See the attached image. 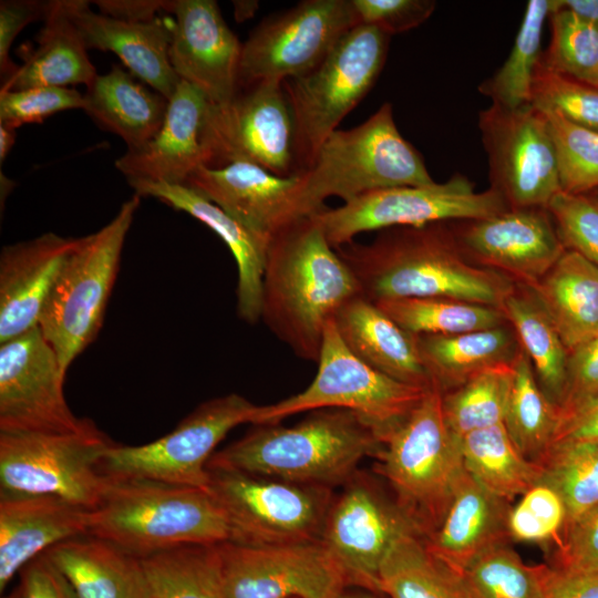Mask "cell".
Returning a JSON list of instances; mask_svg holds the SVG:
<instances>
[{"label": "cell", "instance_id": "50", "mask_svg": "<svg viewBox=\"0 0 598 598\" xmlns=\"http://www.w3.org/2000/svg\"><path fill=\"white\" fill-rule=\"evenodd\" d=\"M84 109V96L70 87L35 86L0 91V124L17 127L40 123L55 113Z\"/></svg>", "mask_w": 598, "mask_h": 598}, {"label": "cell", "instance_id": "8", "mask_svg": "<svg viewBox=\"0 0 598 598\" xmlns=\"http://www.w3.org/2000/svg\"><path fill=\"white\" fill-rule=\"evenodd\" d=\"M389 43L390 35L360 23L312 71L282 82L295 122L299 174L310 166L321 144L372 89L385 63Z\"/></svg>", "mask_w": 598, "mask_h": 598}, {"label": "cell", "instance_id": "31", "mask_svg": "<svg viewBox=\"0 0 598 598\" xmlns=\"http://www.w3.org/2000/svg\"><path fill=\"white\" fill-rule=\"evenodd\" d=\"M84 109L103 130L118 135L135 150L148 142L161 128L168 100L136 82L118 65L96 75L86 86Z\"/></svg>", "mask_w": 598, "mask_h": 598}, {"label": "cell", "instance_id": "51", "mask_svg": "<svg viewBox=\"0 0 598 598\" xmlns=\"http://www.w3.org/2000/svg\"><path fill=\"white\" fill-rule=\"evenodd\" d=\"M352 3L360 23L375 27L390 37L424 23L436 7L432 0H352Z\"/></svg>", "mask_w": 598, "mask_h": 598}, {"label": "cell", "instance_id": "44", "mask_svg": "<svg viewBox=\"0 0 598 598\" xmlns=\"http://www.w3.org/2000/svg\"><path fill=\"white\" fill-rule=\"evenodd\" d=\"M550 43L540 62L548 69L598 86V23L551 0Z\"/></svg>", "mask_w": 598, "mask_h": 598}, {"label": "cell", "instance_id": "19", "mask_svg": "<svg viewBox=\"0 0 598 598\" xmlns=\"http://www.w3.org/2000/svg\"><path fill=\"white\" fill-rule=\"evenodd\" d=\"M355 475L332 499L320 540L348 584L381 592L380 569L391 547L406 534H422L395 501L369 478Z\"/></svg>", "mask_w": 598, "mask_h": 598}, {"label": "cell", "instance_id": "11", "mask_svg": "<svg viewBox=\"0 0 598 598\" xmlns=\"http://www.w3.org/2000/svg\"><path fill=\"white\" fill-rule=\"evenodd\" d=\"M259 405L231 393L199 404L166 435L136 446L114 444L101 463L113 480H148L209 491L208 462L234 427L255 424Z\"/></svg>", "mask_w": 598, "mask_h": 598}, {"label": "cell", "instance_id": "4", "mask_svg": "<svg viewBox=\"0 0 598 598\" xmlns=\"http://www.w3.org/2000/svg\"><path fill=\"white\" fill-rule=\"evenodd\" d=\"M89 535L138 557L229 539L227 517L210 491L148 480H113L90 511Z\"/></svg>", "mask_w": 598, "mask_h": 598}, {"label": "cell", "instance_id": "6", "mask_svg": "<svg viewBox=\"0 0 598 598\" xmlns=\"http://www.w3.org/2000/svg\"><path fill=\"white\" fill-rule=\"evenodd\" d=\"M377 457L394 501L426 538L441 524L465 472L461 439L445 421L436 386L390 433Z\"/></svg>", "mask_w": 598, "mask_h": 598}, {"label": "cell", "instance_id": "57", "mask_svg": "<svg viewBox=\"0 0 598 598\" xmlns=\"http://www.w3.org/2000/svg\"><path fill=\"white\" fill-rule=\"evenodd\" d=\"M584 441H598V398L558 414L551 445Z\"/></svg>", "mask_w": 598, "mask_h": 598}, {"label": "cell", "instance_id": "53", "mask_svg": "<svg viewBox=\"0 0 598 598\" xmlns=\"http://www.w3.org/2000/svg\"><path fill=\"white\" fill-rule=\"evenodd\" d=\"M598 398V336L568 352L564 398L558 414Z\"/></svg>", "mask_w": 598, "mask_h": 598}, {"label": "cell", "instance_id": "15", "mask_svg": "<svg viewBox=\"0 0 598 598\" xmlns=\"http://www.w3.org/2000/svg\"><path fill=\"white\" fill-rule=\"evenodd\" d=\"M491 187L508 207H545L561 192L556 147L543 111L492 103L478 113Z\"/></svg>", "mask_w": 598, "mask_h": 598}, {"label": "cell", "instance_id": "49", "mask_svg": "<svg viewBox=\"0 0 598 598\" xmlns=\"http://www.w3.org/2000/svg\"><path fill=\"white\" fill-rule=\"evenodd\" d=\"M547 209L565 249L598 267V203L587 194L557 193Z\"/></svg>", "mask_w": 598, "mask_h": 598}, {"label": "cell", "instance_id": "13", "mask_svg": "<svg viewBox=\"0 0 598 598\" xmlns=\"http://www.w3.org/2000/svg\"><path fill=\"white\" fill-rule=\"evenodd\" d=\"M295 122L281 82L240 86L228 103H208L203 127L204 166L246 162L281 176L299 175Z\"/></svg>", "mask_w": 598, "mask_h": 598}, {"label": "cell", "instance_id": "9", "mask_svg": "<svg viewBox=\"0 0 598 598\" xmlns=\"http://www.w3.org/2000/svg\"><path fill=\"white\" fill-rule=\"evenodd\" d=\"M317 362L312 382L295 395L259 405L255 425L277 424L301 412L341 409L358 415L383 443L430 389L400 382L361 361L344 346L332 320Z\"/></svg>", "mask_w": 598, "mask_h": 598}, {"label": "cell", "instance_id": "2", "mask_svg": "<svg viewBox=\"0 0 598 598\" xmlns=\"http://www.w3.org/2000/svg\"><path fill=\"white\" fill-rule=\"evenodd\" d=\"M358 295L354 275L311 216L270 238L260 319L300 359L318 361L328 322Z\"/></svg>", "mask_w": 598, "mask_h": 598}, {"label": "cell", "instance_id": "45", "mask_svg": "<svg viewBox=\"0 0 598 598\" xmlns=\"http://www.w3.org/2000/svg\"><path fill=\"white\" fill-rule=\"evenodd\" d=\"M547 567L526 564L503 544L475 558L463 575L475 598H543Z\"/></svg>", "mask_w": 598, "mask_h": 598}, {"label": "cell", "instance_id": "52", "mask_svg": "<svg viewBox=\"0 0 598 598\" xmlns=\"http://www.w3.org/2000/svg\"><path fill=\"white\" fill-rule=\"evenodd\" d=\"M553 566L598 568V505L564 529Z\"/></svg>", "mask_w": 598, "mask_h": 598}, {"label": "cell", "instance_id": "10", "mask_svg": "<svg viewBox=\"0 0 598 598\" xmlns=\"http://www.w3.org/2000/svg\"><path fill=\"white\" fill-rule=\"evenodd\" d=\"M114 444L94 423L68 433L0 432V494L54 496L92 511L109 484L101 463Z\"/></svg>", "mask_w": 598, "mask_h": 598}, {"label": "cell", "instance_id": "14", "mask_svg": "<svg viewBox=\"0 0 598 598\" xmlns=\"http://www.w3.org/2000/svg\"><path fill=\"white\" fill-rule=\"evenodd\" d=\"M507 208L497 192H476L467 177L456 173L444 183L371 192L339 207H326L311 217L336 249L364 231L480 219Z\"/></svg>", "mask_w": 598, "mask_h": 598}, {"label": "cell", "instance_id": "24", "mask_svg": "<svg viewBox=\"0 0 598 598\" xmlns=\"http://www.w3.org/2000/svg\"><path fill=\"white\" fill-rule=\"evenodd\" d=\"M208 103L202 91L181 81L161 128L143 146L127 150L117 158L116 168L127 182L185 184L204 166L200 137Z\"/></svg>", "mask_w": 598, "mask_h": 598}, {"label": "cell", "instance_id": "54", "mask_svg": "<svg viewBox=\"0 0 598 598\" xmlns=\"http://www.w3.org/2000/svg\"><path fill=\"white\" fill-rule=\"evenodd\" d=\"M51 1L2 0L0 1V73L1 84L18 70L10 59L11 45L19 32L30 22L45 19Z\"/></svg>", "mask_w": 598, "mask_h": 598}, {"label": "cell", "instance_id": "41", "mask_svg": "<svg viewBox=\"0 0 598 598\" xmlns=\"http://www.w3.org/2000/svg\"><path fill=\"white\" fill-rule=\"evenodd\" d=\"M551 11V0H529L512 50L494 75L478 86L492 103L517 109L532 101V85L540 60L543 28Z\"/></svg>", "mask_w": 598, "mask_h": 598}, {"label": "cell", "instance_id": "62", "mask_svg": "<svg viewBox=\"0 0 598 598\" xmlns=\"http://www.w3.org/2000/svg\"><path fill=\"white\" fill-rule=\"evenodd\" d=\"M339 598H378L374 595L367 592H346L343 591Z\"/></svg>", "mask_w": 598, "mask_h": 598}, {"label": "cell", "instance_id": "27", "mask_svg": "<svg viewBox=\"0 0 598 598\" xmlns=\"http://www.w3.org/2000/svg\"><path fill=\"white\" fill-rule=\"evenodd\" d=\"M138 196L154 197L187 213L215 231L231 251L237 265V313L247 323L260 319L262 277L269 240L230 217L193 188L184 184L128 182Z\"/></svg>", "mask_w": 598, "mask_h": 598}, {"label": "cell", "instance_id": "18", "mask_svg": "<svg viewBox=\"0 0 598 598\" xmlns=\"http://www.w3.org/2000/svg\"><path fill=\"white\" fill-rule=\"evenodd\" d=\"M217 549L227 598H339L348 584L320 539Z\"/></svg>", "mask_w": 598, "mask_h": 598}, {"label": "cell", "instance_id": "26", "mask_svg": "<svg viewBox=\"0 0 598 598\" xmlns=\"http://www.w3.org/2000/svg\"><path fill=\"white\" fill-rule=\"evenodd\" d=\"M90 511L54 496L0 494V591L54 545L89 535Z\"/></svg>", "mask_w": 598, "mask_h": 598}, {"label": "cell", "instance_id": "16", "mask_svg": "<svg viewBox=\"0 0 598 598\" xmlns=\"http://www.w3.org/2000/svg\"><path fill=\"white\" fill-rule=\"evenodd\" d=\"M358 24L352 0H306L269 17L243 44L239 85L307 74Z\"/></svg>", "mask_w": 598, "mask_h": 598}, {"label": "cell", "instance_id": "22", "mask_svg": "<svg viewBox=\"0 0 598 598\" xmlns=\"http://www.w3.org/2000/svg\"><path fill=\"white\" fill-rule=\"evenodd\" d=\"M299 175L281 177L260 166L234 162L198 167L184 185L196 190L254 234L270 238L295 215Z\"/></svg>", "mask_w": 598, "mask_h": 598}, {"label": "cell", "instance_id": "3", "mask_svg": "<svg viewBox=\"0 0 598 598\" xmlns=\"http://www.w3.org/2000/svg\"><path fill=\"white\" fill-rule=\"evenodd\" d=\"M257 426L215 452L207 468L328 487L347 483L364 457L383 447L358 415L341 409L316 410L292 426Z\"/></svg>", "mask_w": 598, "mask_h": 598}, {"label": "cell", "instance_id": "55", "mask_svg": "<svg viewBox=\"0 0 598 598\" xmlns=\"http://www.w3.org/2000/svg\"><path fill=\"white\" fill-rule=\"evenodd\" d=\"M8 598H78L60 569L43 554L20 571V582Z\"/></svg>", "mask_w": 598, "mask_h": 598}, {"label": "cell", "instance_id": "7", "mask_svg": "<svg viewBox=\"0 0 598 598\" xmlns=\"http://www.w3.org/2000/svg\"><path fill=\"white\" fill-rule=\"evenodd\" d=\"M138 195L124 202L97 231L78 238L39 320V328L66 373L94 341L104 320L127 233L140 206Z\"/></svg>", "mask_w": 598, "mask_h": 598}, {"label": "cell", "instance_id": "28", "mask_svg": "<svg viewBox=\"0 0 598 598\" xmlns=\"http://www.w3.org/2000/svg\"><path fill=\"white\" fill-rule=\"evenodd\" d=\"M511 502L483 487L465 470L439 527L424 538L429 550L458 573L486 550L508 544Z\"/></svg>", "mask_w": 598, "mask_h": 598}, {"label": "cell", "instance_id": "17", "mask_svg": "<svg viewBox=\"0 0 598 598\" xmlns=\"http://www.w3.org/2000/svg\"><path fill=\"white\" fill-rule=\"evenodd\" d=\"M66 373L38 327L0 344V432L68 433L93 422L70 409Z\"/></svg>", "mask_w": 598, "mask_h": 598}, {"label": "cell", "instance_id": "12", "mask_svg": "<svg viewBox=\"0 0 598 598\" xmlns=\"http://www.w3.org/2000/svg\"><path fill=\"white\" fill-rule=\"evenodd\" d=\"M229 542L268 546L320 539L332 503L326 486L298 484L227 470H208Z\"/></svg>", "mask_w": 598, "mask_h": 598}, {"label": "cell", "instance_id": "58", "mask_svg": "<svg viewBox=\"0 0 598 598\" xmlns=\"http://www.w3.org/2000/svg\"><path fill=\"white\" fill-rule=\"evenodd\" d=\"M100 13L126 21L144 23L155 20L159 11L168 12L171 1L164 0H95Z\"/></svg>", "mask_w": 598, "mask_h": 598}, {"label": "cell", "instance_id": "43", "mask_svg": "<svg viewBox=\"0 0 598 598\" xmlns=\"http://www.w3.org/2000/svg\"><path fill=\"white\" fill-rule=\"evenodd\" d=\"M539 464L540 482L555 488L565 503L564 529L598 505V441L555 443Z\"/></svg>", "mask_w": 598, "mask_h": 598}, {"label": "cell", "instance_id": "42", "mask_svg": "<svg viewBox=\"0 0 598 598\" xmlns=\"http://www.w3.org/2000/svg\"><path fill=\"white\" fill-rule=\"evenodd\" d=\"M513 378L514 362L501 363L442 393L443 413L451 431L461 439L504 423Z\"/></svg>", "mask_w": 598, "mask_h": 598}, {"label": "cell", "instance_id": "34", "mask_svg": "<svg viewBox=\"0 0 598 598\" xmlns=\"http://www.w3.org/2000/svg\"><path fill=\"white\" fill-rule=\"evenodd\" d=\"M44 27L37 37V48L24 58L16 73L0 91H18L35 86H58L92 83L96 78L83 40L68 17L62 0L50 2Z\"/></svg>", "mask_w": 598, "mask_h": 598}, {"label": "cell", "instance_id": "46", "mask_svg": "<svg viewBox=\"0 0 598 598\" xmlns=\"http://www.w3.org/2000/svg\"><path fill=\"white\" fill-rule=\"evenodd\" d=\"M540 111L548 120L555 143L561 190L587 194L598 188V132L577 125L554 110Z\"/></svg>", "mask_w": 598, "mask_h": 598}, {"label": "cell", "instance_id": "20", "mask_svg": "<svg viewBox=\"0 0 598 598\" xmlns=\"http://www.w3.org/2000/svg\"><path fill=\"white\" fill-rule=\"evenodd\" d=\"M450 226L470 261L532 288L566 250L545 207H509Z\"/></svg>", "mask_w": 598, "mask_h": 598}, {"label": "cell", "instance_id": "60", "mask_svg": "<svg viewBox=\"0 0 598 598\" xmlns=\"http://www.w3.org/2000/svg\"><path fill=\"white\" fill-rule=\"evenodd\" d=\"M233 3H234V16L238 22H243L254 17L259 7L258 1H251V0H237V1H234Z\"/></svg>", "mask_w": 598, "mask_h": 598}, {"label": "cell", "instance_id": "40", "mask_svg": "<svg viewBox=\"0 0 598 598\" xmlns=\"http://www.w3.org/2000/svg\"><path fill=\"white\" fill-rule=\"evenodd\" d=\"M374 303L415 336H452L508 323L499 308L455 299L401 298Z\"/></svg>", "mask_w": 598, "mask_h": 598}, {"label": "cell", "instance_id": "5", "mask_svg": "<svg viewBox=\"0 0 598 598\" xmlns=\"http://www.w3.org/2000/svg\"><path fill=\"white\" fill-rule=\"evenodd\" d=\"M433 183L421 154L401 135L392 105L385 102L362 124L336 130L321 144L310 166L299 174L295 215L323 210L331 196L347 203L375 190Z\"/></svg>", "mask_w": 598, "mask_h": 598}, {"label": "cell", "instance_id": "36", "mask_svg": "<svg viewBox=\"0 0 598 598\" xmlns=\"http://www.w3.org/2000/svg\"><path fill=\"white\" fill-rule=\"evenodd\" d=\"M380 589L390 598H475L464 575L435 557L417 533L391 547L381 565Z\"/></svg>", "mask_w": 598, "mask_h": 598}, {"label": "cell", "instance_id": "59", "mask_svg": "<svg viewBox=\"0 0 598 598\" xmlns=\"http://www.w3.org/2000/svg\"><path fill=\"white\" fill-rule=\"evenodd\" d=\"M555 3L598 23V0H555Z\"/></svg>", "mask_w": 598, "mask_h": 598}, {"label": "cell", "instance_id": "21", "mask_svg": "<svg viewBox=\"0 0 598 598\" xmlns=\"http://www.w3.org/2000/svg\"><path fill=\"white\" fill-rule=\"evenodd\" d=\"M169 61L177 76L202 91L209 104L238 93L243 44L214 0H173Z\"/></svg>", "mask_w": 598, "mask_h": 598}, {"label": "cell", "instance_id": "38", "mask_svg": "<svg viewBox=\"0 0 598 598\" xmlns=\"http://www.w3.org/2000/svg\"><path fill=\"white\" fill-rule=\"evenodd\" d=\"M152 598H227L217 545H184L141 558Z\"/></svg>", "mask_w": 598, "mask_h": 598}, {"label": "cell", "instance_id": "32", "mask_svg": "<svg viewBox=\"0 0 598 598\" xmlns=\"http://www.w3.org/2000/svg\"><path fill=\"white\" fill-rule=\"evenodd\" d=\"M568 352L598 336V267L566 249L533 287Z\"/></svg>", "mask_w": 598, "mask_h": 598}, {"label": "cell", "instance_id": "63", "mask_svg": "<svg viewBox=\"0 0 598 598\" xmlns=\"http://www.w3.org/2000/svg\"><path fill=\"white\" fill-rule=\"evenodd\" d=\"M592 199H595L598 203V188L587 193Z\"/></svg>", "mask_w": 598, "mask_h": 598}, {"label": "cell", "instance_id": "61", "mask_svg": "<svg viewBox=\"0 0 598 598\" xmlns=\"http://www.w3.org/2000/svg\"><path fill=\"white\" fill-rule=\"evenodd\" d=\"M16 142V130L7 125L0 124V163L2 165L3 161L10 153Z\"/></svg>", "mask_w": 598, "mask_h": 598}, {"label": "cell", "instance_id": "33", "mask_svg": "<svg viewBox=\"0 0 598 598\" xmlns=\"http://www.w3.org/2000/svg\"><path fill=\"white\" fill-rule=\"evenodd\" d=\"M422 363L442 393L501 363H513L522 348L509 323L452 336H417Z\"/></svg>", "mask_w": 598, "mask_h": 598}, {"label": "cell", "instance_id": "25", "mask_svg": "<svg viewBox=\"0 0 598 598\" xmlns=\"http://www.w3.org/2000/svg\"><path fill=\"white\" fill-rule=\"evenodd\" d=\"M86 49L115 53L124 65L168 101L182 81L169 61L172 24L159 18L126 22L93 12L84 0H62Z\"/></svg>", "mask_w": 598, "mask_h": 598}, {"label": "cell", "instance_id": "47", "mask_svg": "<svg viewBox=\"0 0 598 598\" xmlns=\"http://www.w3.org/2000/svg\"><path fill=\"white\" fill-rule=\"evenodd\" d=\"M530 103L598 132V86L555 72L540 60L534 73Z\"/></svg>", "mask_w": 598, "mask_h": 598}, {"label": "cell", "instance_id": "29", "mask_svg": "<svg viewBox=\"0 0 598 598\" xmlns=\"http://www.w3.org/2000/svg\"><path fill=\"white\" fill-rule=\"evenodd\" d=\"M332 322L344 346L368 365L406 384L433 386L417 336L401 328L374 302L358 295L340 307Z\"/></svg>", "mask_w": 598, "mask_h": 598}, {"label": "cell", "instance_id": "39", "mask_svg": "<svg viewBox=\"0 0 598 598\" xmlns=\"http://www.w3.org/2000/svg\"><path fill=\"white\" fill-rule=\"evenodd\" d=\"M558 410L540 389L528 355L520 350L514 361L512 391L504 425L516 448L538 463L549 450Z\"/></svg>", "mask_w": 598, "mask_h": 598}, {"label": "cell", "instance_id": "1", "mask_svg": "<svg viewBox=\"0 0 598 598\" xmlns=\"http://www.w3.org/2000/svg\"><path fill=\"white\" fill-rule=\"evenodd\" d=\"M372 302L447 298L499 308L515 288L509 277L477 266L461 251L450 221L379 230L367 244L336 248Z\"/></svg>", "mask_w": 598, "mask_h": 598}, {"label": "cell", "instance_id": "23", "mask_svg": "<svg viewBox=\"0 0 598 598\" xmlns=\"http://www.w3.org/2000/svg\"><path fill=\"white\" fill-rule=\"evenodd\" d=\"M78 238L47 233L0 254V344L39 326L45 302Z\"/></svg>", "mask_w": 598, "mask_h": 598}, {"label": "cell", "instance_id": "48", "mask_svg": "<svg viewBox=\"0 0 598 598\" xmlns=\"http://www.w3.org/2000/svg\"><path fill=\"white\" fill-rule=\"evenodd\" d=\"M566 523V507L559 493L539 482L512 506L508 515L511 540L548 545L559 544Z\"/></svg>", "mask_w": 598, "mask_h": 598}, {"label": "cell", "instance_id": "35", "mask_svg": "<svg viewBox=\"0 0 598 598\" xmlns=\"http://www.w3.org/2000/svg\"><path fill=\"white\" fill-rule=\"evenodd\" d=\"M528 355L537 382L557 408L564 398L568 350L532 287L516 283L501 307Z\"/></svg>", "mask_w": 598, "mask_h": 598}, {"label": "cell", "instance_id": "37", "mask_svg": "<svg viewBox=\"0 0 598 598\" xmlns=\"http://www.w3.org/2000/svg\"><path fill=\"white\" fill-rule=\"evenodd\" d=\"M461 451L468 474L487 491L508 502L542 480L540 464L520 454L504 423L464 435L461 437Z\"/></svg>", "mask_w": 598, "mask_h": 598}, {"label": "cell", "instance_id": "30", "mask_svg": "<svg viewBox=\"0 0 598 598\" xmlns=\"http://www.w3.org/2000/svg\"><path fill=\"white\" fill-rule=\"evenodd\" d=\"M44 555L60 569L78 598H152L141 558L92 536L70 538Z\"/></svg>", "mask_w": 598, "mask_h": 598}, {"label": "cell", "instance_id": "56", "mask_svg": "<svg viewBox=\"0 0 598 598\" xmlns=\"http://www.w3.org/2000/svg\"><path fill=\"white\" fill-rule=\"evenodd\" d=\"M543 598H598V568L548 566Z\"/></svg>", "mask_w": 598, "mask_h": 598}]
</instances>
